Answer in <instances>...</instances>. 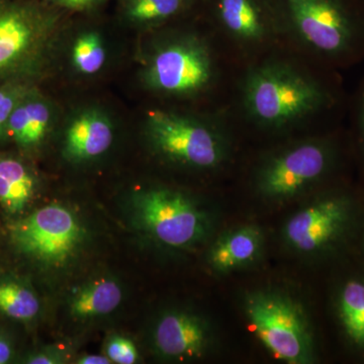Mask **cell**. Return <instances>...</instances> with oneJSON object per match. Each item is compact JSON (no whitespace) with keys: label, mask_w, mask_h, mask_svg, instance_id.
Masks as SVG:
<instances>
[{"label":"cell","mask_w":364,"mask_h":364,"mask_svg":"<svg viewBox=\"0 0 364 364\" xmlns=\"http://www.w3.org/2000/svg\"><path fill=\"white\" fill-rule=\"evenodd\" d=\"M9 242L20 255L43 267L60 268L80 252L85 228L77 215L61 203H49L14 220Z\"/></svg>","instance_id":"1"},{"label":"cell","mask_w":364,"mask_h":364,"mask_svg":"<svg viewBox=\"0 0 364 364\" xmlns=\"http://www.w3.org/2000/svg\"><path fill=\"white\" fill-rule=\"evenodd\" d=\"M245 313L251 331L273 358L289 364L312 360L310 327L301 306L293 299L259 291L246 299Z\"/></svg>","instance_id":"2"},{"label":"cell","mask_w":364,"mask_h":364,"mask_svg":"<svg viewBox=\"0 0 364 364\" xmlns=\"http://www.w3.org/2000/svg\"><path fill=\"white\" fill-rule=\"evenodd\" d=\"M139 229L160 245L186 249L200 243L210 227L208 215L191 198L168 188H150L132 198Z\"/></svg>","instance_id":"3"},{"label":"cell","mask_w":364,"mask_h":364,"mask_svg":"<svg viewBox=\"0 0 364 364\" xmlns=\"http://www.w3.org/2000/svg\"><path fill=\"white\" fill-rule=\"evenodd\" d=\"M324 100V93L316 83L282 66L258 69L246 86L249 112L258 121L272 126L306 116Z\"/></svg>","instance_id":"4"},{"label":"cell","mask_w":364,"mask_h":364,"mask_svg":"<svg viewBox=\"0 0 364 364\" xmlns=\"http://www.w3.org/2000/svg\"><path fill=\"white\" fill-rule=\"evenodd\" d=\"M49 36V26L33 7L0 1V83H32Z\"/></svg>","instance_id":"5"},{"label":"cell","mask_w":364,"mask_h":364,"mask_svg":"<svg viewBox=\"0 0 364 364\" xmlns=\"http://www.w3.org/2000/svg\"><path fill=\"white\" fill-rule=\"evenodd\" d=\"M148 132L155 148L172 161L198 168H212L224 157L219 136L186 117L171 112H151Z\"/></svg>","instance_id":"6"},{"label":"cell","mask_w":364,"mask_h":364,"mask_svg":"<svg viewBox=\"0 0 364 364\" xmlns=\"http://www.w3.org/2000/svg\"><path fill=\"white\" fill-rule=\"evenodd\" d=\"M301 37L325 54L337 56L350 50L355 25L342 0H287Z\"/></svg>","instance_id":"7"},{"label":"cell","mask_w":364,"mask_h":364,"mask_svg":"<svg viewBox=\"0 0 364 364\" xmlns=\"http://www.w3.org/2000/svg\"><path fill=\"white\" fill-rule=\"evenodd\" d=\"M329 165V153L320 144L309 143L272 160L261 171L258 186L269 200L291 198L318 181Z\"/></svg>","instance_id":"8"},{"label":"cell","mask_w":364,"mask_h":364,"mask_svg":"<svg viewBox=\"0 0 364 364\" xmlns=\"http://www.w3.org/2000/svg\"><path fill=\"white\" fill-rule=\"evenodd\" d=\"M210 77L212 64L207 51L191 42L176 43L158 52L147 72L153 88L174 95L202 90Z\"/></svg>","instance_id":"9"},{"label":"cell","mask_w":364,"mask_h":364,"mask_svg":"<svg viewBox=\"0 0 364 364\" xmlns=\"http://www.w3.org/2000/svg\"><path fill=\"white\" fill-rule=\"evenodd\" d=\"M348 219V208L339 198H328L306 205L287 221L284 238L301 253H314L331 244Z\"/></svg>","instance_id":"10"},{"label":"cell","mask_w":364,"mask_h":364,"mask_svg":"<svg viewBox=\"0 0 364 364\" xmlns=\"http://www.w3.org/2000/svg\"><path fill=\"white\" fill-rule=\"evenodd\" d=\"M155 350L162 358L186 361L202 358L210 345L205 321L186 311H169L158 318L152 334Z\"/></svg>","instance_id":"11"},{"label":"cell","mask_w":364,"mask_h":364,"mask_svg":"<svg viewBox=\"0 0 364 364\" xmlns=\"http://www.w3.org/2000/svg\"><path fill=\"white\" fill-rule=\"evenodd\" d=\"M51 124V107L33 86L16 105L9 119L7 140L21 154H32L44 143Z\"/></svg>","instance_id":"12"},{"label":"cell","mask_w":364,"mask_h":364,"mask_svg":"<svg viewBox=\"0 0 364 364\" xmlns=\"http://www.w3.org/2000/svg\"><path fill=\"white\" fill-rule=\"evenodd\" d=\"M39 188L32 167L20 156L0 152V208L16 220L26 215Z\"/></svg>","instance_id":"13"},{"label":"cell","mask_w":364,"mask_h":364,"mask_svg":"<svg viewBox=\"0 0 364 364\" xmlns=\"http://www.w3.org/2000/svg\"><path fill=\"white\" fill-rule=\"evenodd\" d=\"M114 141V129L105 114L83 112L67 129L64 155L72 161H87L104 154Z\"/></svg>","instance_id":"14"},{"label":"cell","mask_w":364,"mask_h":364,"mask_svg":"<svg viewBox=\"0 0 364 364\" xmlns=\"http://www.w3.org/2000/svg\"><path fill=\"white\" fill-rule=\"evenodd\" d=\"M262 248V236L255 227H242L221 237L210 252L217 272H229L253 262Z\"/></svg>","instance_id":"15"},{"label":"cell","mask_w":364,"mask_h":364,"mask_svg":"<svg viewBox=\"0 0 364 364\" xmlns=\"http://www.w3.org/2000/svg\"><path fill=\"white\" fill-rule=\"evenodd\" d=\"M123 296V289L116 280H93L81 287L71 296L69 313L76 320L105 317L119 308Z\"/></svg>","instance_id":"16"},{"label":"cell","mask_w":364,"mask_h":364,"mask_svg":"<svg viewBox=\"0 0 364 364\" xmlns=\"http://www.w3.org/2000/svg\"><path fill=\"white\" fill-rule=\"evenodd\" d=\"M40 299L35 291L16 277L0 279V314L21 323H30L39 315Z\"/></svg>","instance_id":"17"},{"label":"cell","mask_w":364,"mask_h":364,"mask_svg":"<svg viewBox=\"0 0 364 364\" xmlns=\"http://www.w3.org/2000/svg\"><path fill=\"white\" fill-rule=\"evenodd\" d=\"M220 11L225 26L238 37L259 39L263 23L251 0H221Z\"/></svg>","instance_id":"18"},{"label":"cell","mask_w":364,"mask_h":364,"mask_svg":"<svg viewBox=\"0 0 364 364\" xmlns=\"http://www.w3.org/2000/svg\"><path fill=\"white\" fill-rule=\"evenodd\" d=\"M340 316L349 338L364 346V284L347 282L340 296Z\"/></svg>","instance_id":"19"},{"label":"cell","mask_w":364,"mask_h":364,"mask_svg":"<svg viewBox=\"0 0 364 364\" xmlns=\"http://www.w3.org/2000/svg\"><path fill=\"white\" fill-rule=\"evenodd\" d=\"M107 53L100 35L87 33L80 36L72 48V63L80 73L91 75L105 65Z\"/></svg>","instance_id":"20"},{"label":"cell","mask_w":364,"mask_h":364,"mask_svg":"<svg viewBox=\"0 0 364 364\" xmlns=\"http://www.w3.org/2000/svg\"><path fill=\"white\" fill-rule=\"evenodd\" d=\"M33 86V83L9 81L0 83V146L9 143L7 126L18 102Z\"/></svg>","instance_id":"21"},{"label":"cell","mask_w":364,"mask_h":364,"mask_svg":"<svg viewBox=\"0 0 364 364\" xmlns=\"http://www.w3.org/2000/svg\"><path fill=\"white\" fill-rule=\"evenodd\" d=\"M184 0H133L129 14L138 21H152L168 18L181 9Z\"/></svg>","instance_id":"22"},{"label":"cell","mask_w":364,"mask_h":364,"mask_svg":"<svg viewBox=\"0 0 364 364\" xmlns=\"http://www.w3.org/2000/svg\"><path fill=\"white\" fill-rule=\"evenodd\" d=\"M105 353L112 363L134 364L139 360L136 345L129 338L114 335L107 340Z\"/></svg>","instance_id":"23"},{"label":"cell","mask_w":364,"mask_h":364,"mask_svg":"<svg viewBox=\"0 0 364 364\" xmlns=\"http://www.w3.org/2000/svg\"><path fill=\"white\" fill-rule=\"evenodd\" d=\"M65 361V355L59 349L49 348L31 352L23 358L21 363L26 364H59Z\"/></svg>","instance_id":"24"},{"label":"cell","mask_w":364,"mask_h":364,"mask_svg":"<svg viewBox=\"0 0 364 364\" xmlns=\"http://www.w3.org/2000/svg\"><path fill=\"white\" fill-rule=\"evenodd\" d=\"M16 355L13 337L0 326V364L13 363Z\"/></svg>","instance_id":"25"},{"label":"cell","mask_w":364,"mask_h":364,"mask_svg":"<svg viewBox=\"0 0 364 364\" xmlns=\"http://www.w3.org/2000/svg\"><path fill=\"white\" fill-rule=\"evenodd\" d=\"M79 364H109L112 361L107 358V355H85L82 356L76 361Z\"/></svg>","instance_id":"26"},{"label":"cell","mask_w":364,"mask_h":364,"mask_svg":"<svg viewBox=\"0 0 364 364\" xmlns=\"http://www.w3.org/2000/svg\"><path fill=\"white\" fill-rule=\"evenodd\" d=\"M56 1L68 7H83L88 6L95 0H56Z\"/></svg>","instance_id":"27"},{"label":"cell","mask_w":364,"mask_h":364,"mask_svg":"<svg viewBox=\"0 0 364 364\" xmlns=\"http://www.w3.org/2000/svg\"><path fill=\"white\" fill-rule=\"evenodd\" d=\"M359 124H360L361 133L364 140V88L361 92L360 104H359Z\"/></svg>","instance_id":"28"}]
</instances>
